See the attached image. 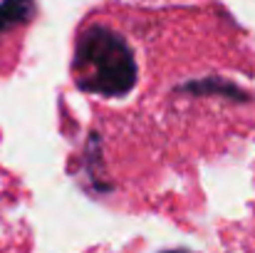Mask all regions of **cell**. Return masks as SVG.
<instances>
[{
	"instance_id": "2",
	"label": "cell",
	"mask_w": 255,
	"mask_h": 253,
	"mask_svg": "<svg viewBox=\"0 0 255 253\" xmlns=\"http://www.w3.org/2000/svg\"><path fill=\"white\" fill-rule=\"evenodd\" d=\"M35 15V0H0V35L15 25L30 22Z\"/></svg>"
},
{
	"instance_id": "3",
	"label": "cell",
	"mask_w": 255,
	"mask_h": 253,
	"mask_svg": "<svg viewBox=\"0 0 255 253\" xmlns=\"http://www.w3.org/2000/svg\"><path fill=\"white\" fill-rule=\"evenodd\" d=\"M183 89L196 92V94H221V97H231L236 102H246L248 92H243L241 87H236L233 82H226L221 77H208V80H198V82L183 84Z\"/></svg>"
},
{
	"instance_id": "1",
	"label": "cell",
	"mask_w": 255,
	"mask_h": 253,
	"mask_svg": "<svg viewBox=\"0 0 255 253\" xmlns=\"http://www.w3.org/2000/svg\"><path fill=\"white\" fill-rule=\"evenodd\" d=\"M136 77L134 52L119 32L92 25L80 35L75 47V82L80 89L102 97H122L134 89Z\"/></svg>"
},
{
	"instance_id": "4",
	"label": "cell",
	"mask_w": 255,
	"mask_h": 253,
	"mask_svg": "<svg viewBox=\"0 0 255 253\" xmlns=\"http://www.w3.org/2000/svg\"><path fill=\"white\" fill-rule=\"evenodd\" d=\"M164 253H188V251H183V249H173V251H164Z\"/></svg>"
}]
</instances>
